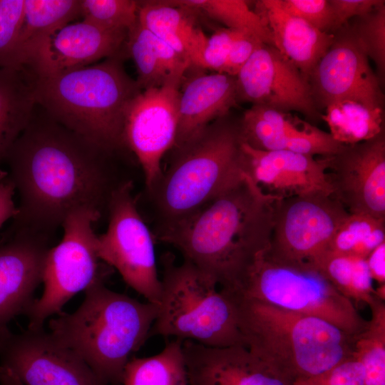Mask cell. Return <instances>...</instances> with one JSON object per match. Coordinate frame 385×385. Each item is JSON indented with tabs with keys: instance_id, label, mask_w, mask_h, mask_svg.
<instances>
[{
	"instance_id": "cell-1",
	"label": "cell",
	"mask_w": 385,
	"mask_h": 385,
	"mask_svg": "<svg viewBox=\"0 0 385 385\" xmlns=\"http://www.w3.org/2000/svg\"><path fill=\"white\" fill-rule=\"evenodd\" d=\"M106 150L69 130L36 105L5 161L19 194L15 228L43 234L81 207L101 215L113 192L130 179L118 175Z\"/></svg>"
},
{
	"instance_id": "cell-2",
	"label": "cell",
	"mask_w": 385,
	"mask_h": 385,
	"mask_svg": "<svg viewBox=\"0 0 385 385\" xmlns=\"http://www.w3.org/2000/svg\"><path fill=\"white\" fill-rule=\"evenodd\" d=\"M277 199L247 174L155 240L173 245L222 289L237 294L270 247Z\"/></svg>"
},
{
	"instance_id": "cell-3",
	"label": "cell",
	"mask_w": 385,
	"mask_h": 385,
	"mask_svg": "<svg viewBox=\"0 0 385 385\" xmlns=\"http://www.w3.org/2000/svg\"><path fill=\"white\" fill-rule=\"evenodd\" d=\"M241 118L230 113L178 147L143 197L154 238L192 216L247 174Z\"/></svg>"
},
{
	"instance_id": "cell-4",
	"label": "cell",
	"mask_w": 385,
	"mask_h": 385,
	"mask_svg": "<svg viewBox=\"0 0 385 385\" xmlns=\"http://www.w3.org/2000/svg\"><path fill=\"white\" fill-rule=\"evenodd\" d=\"M80 307L49 321L50 334L82 359L109 385H121L130 356L145 343L159 304L141 302L108 289L100 278Z\"/></svg>"
},
{
	"instance_id": "cell-5",
	"label": "cell",
	"mask_w": 385,
	"mask_h": 385,
	"mask_svg": "<svg viewBox=\"0 0 385 385\" xmlns=\"http://www.w3.org/2000/svg\"><path fill=\"white\" fill-rule=\"evenodd\" d=\"M125 56L35 76L37 105L61 125L106 150L120 153L128 149L123 140L125 114L141 90L124 68Z\"/></svg>"
},
{
	"instance_id": "cell-6",
	"label": "cell",
	"mask_w": 385,
	"mask_h": 385,
	"mask_svg": "<svg viewBox=\"0 0 385 385\" xmlns=\"http://www.w3.org/2000/svg\"><path fill=\"white\" fill-rule=\"evenodd\" d=\"M245 346L293 382L352 355L353 338L322 319L232 294Z\"/></svg>"
},
{
	"instance_id": "cell-7",
	"label": "cell",
	"mask_w": 385,
	"mask_h": 385,
	"mask_svg": "<svg viewBox=\"0 0 385 385\" xmlns=\"http://www.w3.org/2000/svg\"><path fill=\"white\" fill-rule=\"evenodd\" d=\"M162 264L161 299L150 336L211 347L245 346L232 294L189 262L176 265L165 254Z\"/></svg>"
},
{
	"instance_id": "cell-8",
	"label": "cell",
	"mask_w": 385,
	"mask_h": 385,
	"mask_svg": "<svg viewBox=\"0 0 385 385\" xmlns=\"http://www.w3.org/2000/svg\"><path fill=\"white\" fill-rule=\"evenodd\" d=\"M237 294L322 319L351 337L367 324L354 302L319 270L278 264L264 255Z\"/></svg>"
},
{
	"instance_id": "cell-9",
	"label": "cell",
	"mask_w": 385,
	"mask_h": 385,
	"mask_svg": "<svg viewBox=\"0 0 385 385\" xmlns=\"http://www.w3.org/2000/svg\"><path fill=\"white\" fill-rule=\"evenodd\" d=\"M101 215L95 209L81 207L65 218L61 240L50 247L46 255L42 273L43 293L34 299L25 314L29 318L28 329L43 328L45 320L61 313L71 297L103 278L97 235L93 227Z\"/></svg>"
},
{
	"instance_id": "cell-10",
	"label": "cell",
	"mask_w": 385,
	"mask_h": 385,
	"mask_svg": "<svg viewBox=\"0 0 385 385\" xmlns=\"http://www.w3.org/2000/svg\"><path fill=\"white\" fill-rule=\"evenodd\" d=\"M128 180L113 193L108 203V225L97 235L101 261L114 267L124 282L146 302L159 304L162 294L155 254V238L143 219Z\"/></svg>"
},
{
	"instance_id": "cell-11",
	"label": "cell",
	"mask_w": 385,
	"mask_h": 385,
	"mask_svg": "<svg viewBox=\"0 0 385 385\" xmlns=\"http://www.w3.org/2000/svg\"><path fill=\"white\" fill-rule=\"evenodd\" d=\"M349 214L324 193L277 199L270 244L264 257L281 265L317 270Z\"/></svg>"
},
{
	"instance_id": "cell-12",
	"label": "cell",
	"mask_w": 385,
	"mask_h": 385,
	"mask_svg": "<svg viewBox=\"0 0 385 385\" xmlns=\"http://www.w3.org/2000/svg\"><path fill=\"white\" fill-rule=\"evenodd\" d=\"M0 359L24 385H109L43 328L1 331Z\"/></svg>"
},
{
	"instance_id": "cell-13",
	"label": "cell",
	"mask_w": 385,
	"mask_h": 385,
	"mask_svg": "<svg viewBox=\"0 0 385 385\" xmlns=\"http://www.w3.org/2000/svg\"><path fill=\"white\" fill-rule=\"evenodd\" d=\"M180 86L168 83L141 91L127 109L123 140L141 166L145 188L159 178L162 159L175 144Z\"/></svg>"
},
{
	"instance_id": "cell-14",
	"label": "cell",
	"mask_w": 385,
	"mask_h": 385,
	"mask_svg": "<svg viewBox=\"0 0 385 385\" xmlns=\"http://www.w3.org/2000/svg\"><path fill=\"white\" fill-rule=\"evenodd\" d=\"M235 78L238 103L297 111L311 123L322 120L309 81L272 45L260 43Z\"/></svg>"
},
{
	"instance_id": "cell-15",
	"label": "cell",
	"mask_w": 385,
	"mask_h": 385,
	"mask_svg": "<svg viewBox=\"0 0 385 385\" xmlns=\"http://www.w3.org/2000/svg\"><path fill=\"white\" fill-rule=\"evenodd\" d=\"M331 196L349 214L385 220V133L321 156Z\"/></svg>"
},
{
	"instance_id": "cell-16",
	"label": "cell",
	"mask_w": 385,
	"mask_h": 385,
	"mask_svg": "<svg viewBox=\"0 0 385 385\" xmlns=\"http://www.w3.org/2000/svg\"><path fill=\"white\" fill-rule=\"evenodd\" d=\"M309 83L319 112L342 100L384 108L383 86L347 23L334 33L333 41L313 70Z\"/></svg>"
},
{
	"instance_id": "cell-17",
	"label": "cell",
	"mask_w": 385,
	"mask_h": 385,
	"mask_svg": "<svg viewBox=\"0 0 385 385\" xmlns=\"http://www.w3.org/2000/svg\"><path fill=\"white\" fill-rule=\"evenodd\" d=\"M15 229L10 239L0 243V332L14 317L26 314L34 301L50 248L43 234Z\"/></svg>"
},
{
	"instance_id": "cell-18",
	"label": "cell",
	"mask_w": 385,
	"mask_h": 385,
	"mask_svg": "<svg viewBox=\"0 0 385 385\" xmlns=\"http://www.w3.org/2000/svg\"><path fill=\"white\" fill-rule=\"evenodd\" d=\"M182 344L189 385H293L291 379L243 345Z\"/></svg>"
},
{
	"instance_id": "cell-19",
	"label": "cell",
	"mask_w": 385,
	"mask_h": 385,
	"mask_svg": "<svg viewBox=\"0 0 385 385\" xmlns=\"http://www.w3.org/2000/svg\"><path fill=\"white\" fill-rule=\"evenodd\" d=\"M244 141L252 148L287 150L311 156L336 153L343 144L314 124L291 112L252 105L241 117Z\"/></svg>"
},
{
	"instance_id": "cell-20",
	"label": "cell",
	"mask_w": 385,
	"mask_h": 385,
	"mask_svg": "<svg viewBox=\"0 0 385 385\" xmlns=\"http://www.w3.org/2000/svg\"><path fill=\"white\" fill-rule=\"evenodd\" d=\"M127 31L110 30L90 21L59 29L27 67L35 76L63 73L125 53Z\"/></svg>"
},
{
	"instance_id": "cell-21",
	"label": "cell",
	"mask_w": 385,
	"mask_h": 385,
	"mask_svg": "<svg viewBox=\"0 0 385 385\" xmlns=\"http://www.w3.org/2000/svg\"><path fill=\"white\" fill-rule=\"evenodd\" d=\"M247 175L262 190L278 199L314 193L332 194L327 165L321 156L287 150L264 151L245 142Z\"/></svg>"
},
{
	"instance_id": "cell-22",
	"label": "cell",
	"mask_w": 385,
	"mask_h": 385,
	"mask_svg": "<svg viewBox=\"0 0 385 385\" xmlns=\"http://www.w3.org/2000/svg\"><path fill=\"white\" fill-rule=\"evenodd\" d=\"M238 104L236 78L226 73L197 74L180 91L176 148Z\"/></svg>"
},
{
	"instance_id": "cell-23",
	"label": "cell",
	"mask_w": 385,
	"mask_h": 385,
	"mask_svg": "<svg viewBox=\"0 0 385 385\" xmlns=\"http://www.w3.org/2000/svg\"><path fill=\"white\" fill-rule=\"evenodd\" d=\"M255 12L271 32L273 46L309 81L317 64L334 39V34L324 33L281 9L278 0H260Z\"/></svg>"
},
{
	"instance_id": "cell-24",
	"label": "cell",
	"mask_w": 385,
	"mask_h": 385,
	"mask_svg": "<svg viewBox=\"0 0 385 385\" xmlns=\"http://www.w3.org/2000/svg\"><path fill=\"white\" fill-rule=\"evenodd\" d=\"M193 11L167 1H138V22L198 67L207 37L197 25Z\"/></svg>"
},
{
	"instance_id": "cell-25",
	"label": "cell",
	"mask_w": 385,
	"mask_h": 385,
	"mask_svg": "<svg viewBox=\"0 0 385 385\" xmlns=\"http://www.w3.org/2000/svg\"><path fill=\"white\" fill-rule=\"evenodd\" d=\"M125 52L134 61L141 91L168 83H182L191 64L138 21L128 31Z\"/></svg>"
},
{
	"instance_id": "cell-26",
	"label": "cell",
	"mask_w": 385,
	"mask_h": 385,
	"mask_svg": "<svg viewBox=\"0 0 385 385\" xmlns=\"http://www.w3.org/2000/svg\"><path fill=\"white\" fill-rule=\"evenodd\" d=\"M81 16V0H24L17 67L27 68L62 27Z\"/></svg>"
},
{
	"instance_id": "cell-27",
	"label": "cell",
	"mask_w": 385,
	"mask_h": 385,
	"mask_svg": "<svg viewBox=\"0 0 385 385\" xmlns=\"http://www.w3.org/2000/svg\"><path fill=\"white\" fill-rule=\"evenodd\" d=\"M34 83L26 68H0V165L31 119L37 105Z\"/></svg>"
},
{
	"instance_id": "cell-28",
	"label": "cell",
	"mask_w": 385,
	"mask_h": 385,
	"mask_svg": "<svg viewBox=\"0 0 385 385\" xmlns=\"http://www.w3.org/2000/svg\"><path fill=\"white\" fill-rule=\"evenodd\" d=\"M322 120L337 142L352 145L374 138L384 130V108H369L353 101L334 102L324 109Z\"/></svg>"
},
{
	"instance_id": "cell-29",
	"label": "cell",
	"mask_w": 385,
	"mask_h": 385,
	"mask_svg": "<svg viewBox=\"0 0 385 385\" xmlns=\"http://www.w3.org/2000/svg\"><path fill=\"white\" fill-rule=\"evenodd\" d=\"M121 385H189L182 341L168 342L153 356L130 359Z\"/></svg>"
},
{
	"instance_id": "cell-30",
	"label": "cell",
	"mask_w": 385,
	"mask_h": 385,
	"mask_svg": "<svg viewBox=\"0 0 385 385\" xmlns=\"http://www.w3.org/2000/svg\"><path fill=\"white\" fill-rule=\"evenodd\" d=\"M371 319L353 338L352 356L364 370L365 385H385V304L377 297L369 305Z\"/></svg>"
},
{
	"instance_id": "cell-31",
	"label": "cell",
	"mask_w": 385,
	"mask_h": 385,
	"mask_svg": "<svg viewBox=\"0 0 385 385\" xmlns=\"http://www.w3.org/2000/svg\"><path fill=\"white\" fill-rule=\"evenodd\" d=\"M168 3L202 13L226 28L249 34L262 43L272 45L270 31L243 0H171Z\"/></svg>"
},
{
	"instance_id": "cell-32",
	"label": "cell",
	"mask_w": 385,
	"mask_h": 385,
	"mask_svg": "<svg viewBox=\"0 0 385 385\" xmlns=\"http://www.w3.org/2000/svg\"><path fill=\"white\" fill-rule=\"evenodd\" d=\"M384 242L385 220L349 214L336 231L324 258L327 255H343L366 259Z\"/></svg>"
},
{
	"instance_id": "cell-33",
	"label": "cell",
	"mask_w": 385,
	"mask_h": 385,
	"mask_svg": "<svg viewBox=\"0 0 385 385\" xmlns=\"http://www.w3.org/2000/svg\"><path fill=\"white\" fill-rule=\"evenodd\" d=\"M317 270L342 295L353 302H362L369 306L376 297L365 259L327 255Z\"/></svg>"
},
{
	"instance_id": "cell-34",
	"label": "cell",
	"mask_w": 385,
	"mask_h": 385,
	"mask_svg": "<svg viewBox=\"0 0 385 385\" xmlns=\"http://www.w3.org/2000/svg\"><path fill=\"white\" fill-rule=\"evenodd\" d=\"M356 42L376 67V76L384 86L385 78V1L369 12L347 23Z\"/></svg>"
},
{
	"instance_id": "cell-35",
	"label": "cell",
	"mask_w": 385,
	"mask_h": 385,
	"mask_svg": "<svg viewBox=\"0 0 385 385\" xmlns=\"http://www.w3.org/2000/svg\"><path fill=\"white\" fill-rule=\"evenodd\" d=\"M83 20L103 28L127 31L138 21V1L81 0Z\"/></svg>"
},
{
	"instance_id": "cell-36",
	"label": "cell",
	"mask_w": 385,
	"mask_h": 385,
	"mask_svg": "<svg viewBox=\"0 0 385 385\" xmlns=\"http://www.w3.org/2000/svg\"><path fill=\"white\" fill-rule=\"evenodd\" d=\"M24 0H0V68H19L16 48Z\"/></svg>"
},
{
	"instance_id": "cell-37",
	"label": "cell",
	"mask_w": 385,
	"mask_h": 385,
	"mask_svg": "<svg viewBox=\"0 0 385 385\" xmlns=\"http://www.w3.org/2000/svg\"><path fill=\"white\" fill-rule=\"evenodd\" d=\"M278 3L287 14L322 32L333 34L334 20L329 0H278Z\"/></svg>"
},
{
	"instance_id": "cell-38",
	"label": "cell",
	"mask_w": 385,
	"mask_h": 385,
	"mask_svg": "<svg viewBox=\"0 0 385 385\" xmlns=\"http://www.w3.org/2000/svg\"><path fill=\"white\" fill-rule=\"evenodd\" d=\"M293 385H365L364 370L361 363L351 355L329 371L296 380Z\"/></svg>"
},
{
	"instance_id": "cell-39",
	"label": "cell",
	"mask_w": 385,
	"mask_h": 385,
	"mask_svg": "<svg viewBox=\"0 0 385 385\" xmlns=\"http://www.w3.org/2000/svg\"><path fill=\"white\" fill-rule=\"evenodd\" d=\"M242 31L221 28L207 37L202 48L198 68L223 73L232 43Z\"/></svg>"
},
{
	"instance_id": "cell-40",
	"label": "cell",
	"mask_w": 385,
	"mask_h": 385,
	"mask_svg": "<svg viewBox=\"0 0 385 385\" xmlns=\"http://www.w3.org/2000/svg\"><path fill=\"white\" fill-rule=\"evenodd\" d=\"M261 43L255 36L240 32L232 43L222 73L236 76Z\"/></svg>"
},
{
	"instance_id": "cell-41",
	"label": "cell",
	"mask_w": 385,
	"mask_h": 385,
	"mask_svg": "<svg viewBox=\"0 0 385 385\" xmlns=\"http://www.w3.org/2000/svg\"><path fill=\"white\" fill-rule=\"evenodd\" d=\"M381 0H329L334 15L333 34L354 17L371 11Z\"/></svg>"
},
{
	"instance_id": "cell-42",
	"label": "cell",
	"mask_w": 385,
	"mask_h": 385,
	"mask_svg": "<svg viewBox=\"0 0 385 385\" xmlns=\"http://www.w3.org/2000/svg\"><path fill=\"white\" fill-rule=\"evenodd\" d=\"M14 185L7 170L0 169V227L17 214V205L14 200Z\"/></svg>"
},
{
	"instance_id": "cell-43",
	"label": "cell",
	"mask_w": 385,
	"mask_h": 385,
	"mask_svg": "<svg viewBox=\"0 0 385 385\" xmlns=\"http://www.w3.org/2000/svg\"><path fill=\"white\" fill-rule=\"evenodd\" d=\"M372 280L385 285V242L377 246L365 259Z\"/></svg>"
},
{
	"instance_id": "cell-44",
	"label": "cell",
	"mask_w": 385,
	"mask_h": 385,
	"mask_svg": "<svg viewBox=\"0 0 385 385\" xmlns=\"http://www.w3.org/2000/svg\"><path fill=\"white\" fill-rule=\"evenodd\" d=\"M0 385H24L18 376L9 368L0 365Z\"/></svg>"
}]
</instances>
